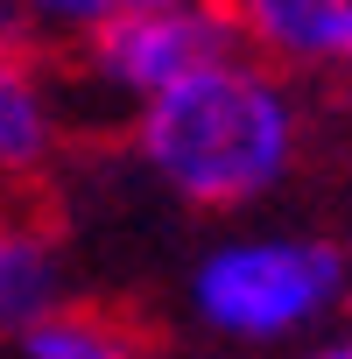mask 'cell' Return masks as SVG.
Returning a JSON list of instances; mask_svg holds the SVG:
<instances>
[{"mask_svg": "<svg viewBox=\"0 0 352 359\" xmlns=\"http://www.w3.org/2000/svg\"><path fill=\"white\" fill-rule=\"evenodd\" d=\"M113 134L155 198L219 226V219L268 212L296 184L317 141V120H310L303 78L226 43L198 71L162 85L148 106L113 120Z\"/></svg>", "mask_w": 352, "mask_h": 359, "instance_id": "6da1fadb", "label": "cell"}, {"mask_svg": "<svg viewBox=\"0 0 352 359\" xmlns=\"http://www.w3.org/2000/svg\"><path fill=\"white\" fill-rule=\"evenodd\" d=\"M64 303H78L71 240L29 205H0V345H15Z\"/></svg>", "mask_w": 352, "mask_h": 359, "instance_id": "8992f818", "label": "cell"}, {"mask_svg": "<svg viewBox=\"0 0 352 359\" xmlns=\"http://www.w3.org/2000/svg\"><path fill=\"white\" fill-rule=\"evenodd\" d=\"M352 310V247L303 219H219L176 275V317L212 359H289Z\"/></svg>", "mask_w": 352, "mask_h": 359, "instance_id": "7a4b0ae2", "label": "cell"}, {"mask_svg": "<svg viewBox=\"0 0 352 359\" xmlns=\"http://www.w3.org/2000/svg\"><path fill=\"white\" fill-rule=\"evenodd\" d=\"M78 92L64 57L0 29V198H29L64 169L78 141Z\"/></svg>", "mask_w": 352, "mask_h": 359, "instance_id": "277c9868", "label": "cell"}, {"mask_svg": "<svg viewBox=\"0 0 352 359\" xmlns=\"http://www.w3.org/2000/svg\"><path fill=\"white\" fill-rule=\"evenodd\" d=\"M219 8L240 50L303 85H338L352 71V0H219Z\"/></svg>", "mask_w": 352, "mask_h": 359, "instance_id": "5b68a950", "label": "cell"}, {"mask_svg": "<svg viewBox=\"0 0 352 359\" xmlns=\"http://www.w3.org/2000/svg\"><path fill=\"white\" fill-rule=\"evenodd\" d=\"M338 92H345V106H352V71H345V78H338Z\"/></svg>", "mask_w": 352, "mask_h": 359, "instance_id": "8fae6325", "label": "cell"}, {"mask_svg": "<svg viewBox=\"0 0 352 359\" xmlns=\"http://www.w3.org/2000/svg\"><path fill=\"white\" fill-rule=\"evenodd\" d=\"M233 43V22L219 0H184V8H113L78 50H64L71 92L78 106L127 120L134 106H148L162 85H176L184 71H198L205 57H219Z\"/></svg>", "mask_w": 352, "mask_h": 359, "instance_id": "3957f363", "label": "cell"}, {"mask_svg": "<svg viewBox=\"0 0 352 359\" xmlns=\"http://www.w3.org/2000/svg\"><path fill=\"white\" fill-rule=\"evenodd\" d=\"M113 8H184V0H113Z\"/></svg>", "mask_w": 352, "mask_h": 359, "instance_id": "30bf717a", "label": "cell"}, {"mask_svg": "<svg viewBox=\"0 0 352 359\" xmlns=\"http://www.w3.org/2000/svg\"><path fill=\"white\" fill-rule=\"evenodd\" d=\"M0 29H8V8H0Z\"/></svg>", "mask_w": 352, "mask_h": 359, "instance_id": "7c38bea8", "label": "cell"}, {"mask_svg": "<svg viewBox=\"0 0 352 359\" xmlns=\"http://www.w3.org/2000/svg\"><path fill=\"white\" fill-rule=\"evenodd\" d=\"M0 8H8V36L64 57V50H78L113 15V0H0Z\"/></svg>", "mask_w": 352, "mask_h": 359, "instance_id": "ba28073f", "label": "cell"}, {"mask_svg": "<svg viewBox=\"0 0 352 359\" xmlns=\"http://www.w3.org/2000/svg\"><path fill=\"white\" fill-rule=\"evenodd\" d=\"M289 359H352V310H345V317H338L331 331H317L310 345H296Z\"/></svg>", "mask_w": 352, "mask_h": 359, "instance_id": "9c48e42d", "label": "cell"}, {"mask_svg": "<svg viewBox=\"0 0 352 359\" xmlns=\"http://www.w3.org/2000/svg\"><path fill=\"white\" fill-rule=\"evenodd\" d=\"M15 359H169L134 317H113L99 303H64L36 331L15 338Z\"/></svg>", "mask_w": 352, "mask_h": 359, "instance_id": "52a82bcc", "label": "cell"}]
</instances>
